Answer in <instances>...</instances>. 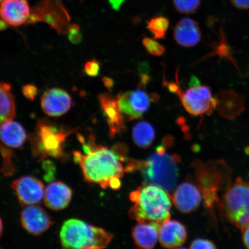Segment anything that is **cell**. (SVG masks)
Segmentation results:
<instances>
[{
    "label": "cell",
    "instance_id": "cell-12",
    "mask_svg": "<svg viewBox=\"0 0 249 249\" xmlns=\"http://www.w3.org/2000/svg\"><path fill=\"white\" fill-rule=\"evenodd\" d=\"M41 107L48 116L60 117L69 111L71 106V95L65 90L53 88L47 90L41 98Z\"/></svg>",
    "mask_w": 249,
    "mask_h": 249
},
{
    "label": "cell",
    "instance_id": "cell-13",
    "mask_svg": "<svg viewBox=\"0 0 249 249\" xmlns=\"http://www.w3.org/2000/svg\"><path fill=\"white\" fill-rule=\"evenodd\" d=\"M98 100L107 119L110 133L113 136L125 128L124 116L118 106L117 97L108 93H101Z\"/></svg>",
    "mask_w": 249,
    "mask_h": 249
},
{
    "label": "cell",
    "instance_id": "cell-22",
    "mask_svg": "<svg viewBox=\"0 0 249 249\" xmlns=\"http://www.w3.org/2000/svg\"><path fill=\"white\" fill-rule=\"evenodd\" d=\"M134 142L140 148H148L153 142L155 131L152 124L145 121H139L132 129Z\"/></svg>",
    "mask_w": 249,
    "mask_h": 249
},
{
    "label": "cell",
    "instance_id": "cell-5",
    "mask_svg": "<svg viewBox=\"0 0 249 249\" xmlns=\"http://www.w3.org/2000/svg\"><path fill=\"white\" fill-rule=\"evenodd\" d=\"M71 133L48 121H38L36 135L31 138L34 154L40 160L48 157L64 158L65 140Z\"/></svg>",
    "mask_w": 249,
    "mask_h": 249
},
{
    "label": "cell",
    "instance_id": "cell-4",
    "mask_svg": "<svg viewBox=\"0 0 249 249\" xmlns=\"http://www.w3.org/2000/svg\"><path fill=\"white\" fill-rule=\"evenodd\" d=\"M60 238L65 249H103L110 244L113 235L82 220L71 219L62 225Z\"/></svg>",
    "mask_w": 249,
    "mask_h": 249
},
{
    "label": "cell",
    "instance_id": "cell-10",
    "mask_svg": "<svg viewBox=\"0 0 249 249\" xmlns=\"http://www.w3.org/2000/svg\"><path fill=\"white\" fill-rule=\"evenodd\" d=\"M18 201L23 206L36 205L44 198L45 188L40 180L32 176H23L11 184Z\"/></svg>",
    "mask_w": 249,
    "mask_h": 249
},
{
    "label": "cell",
    "instance_id": "cell-8",
    "mask_svg": "<svg viewBox=\"0 0 249 249\" xmlns=\"http://www.w3.org/2000/svg\"><path fill=\"white\" fill-rule=\"evenodd\" d=\"M178 95L183 107L193 116L210 114L217 107V98L213 97L206 86L190 87L185 92L180 91Z\"/></svg>",
    "mask_w": 249,
    "mask_h": 249
},
{
    "label": "cell",
    "instance_id": "cell-9",
    "mask_svg": "<svg viewBox=\"0 0 249 249\" xmlns=\"http://www.w3.org/2000/svg\"><path fill=\"white\" fill-rule=\"evenodd\" d=\"M117 99L121 112L130 120L141 118L149 110L152 101L151 96L140 89L121 92Z\"/></svg>",
    "mask_w": 249,
    "mask_h": 249
},
{
    "label": "cell",
    "instance_id": "cell-27",
    "mask_svg": "<svg viewBox=\"0 0 249 249\" xmlns=\"http://www.w3.org/2000/svg\"><path fill=\"white\" fill-rule=\"evenodd\" d=\"M70 42L73 44H78L82 42L83 36L80 28L76 24L70 25L68 32Z\"/></svg>",
    "mask_w": 249,
    "mask_h": 249
},
{
    "label": "cell",
    "instance_id": "cell-15",
    "mask_svg": "<svg viewBox=\"0 0 249 249\" xmlns=\"http://www.w3.org/2000/svg\"><path fill=\"white\" fill-rule=\"evenodd\" d=\"M30 14L27 0H3L0 4V17L12 26L27 23Z\"/></svg>",
    "mask_w": 249,
    "mask_h": 249
},
{
    "label": "cell",
    "instance_id": "cell-29",
    "mask_svg": "<svg viewBox=\"0 0 249 249\" xmlns=\"http://www.w3.org/2000/svg\"><path fill=\"white\" fill-rule=\"evenodd\" d=\"M23 93L25 97L33 101L38 93V89L35 86L27 85L23 87Z\"/></svg>",
    "mask_w": 249,
    "mask_h": 249
},
{
    "label": "cell",
    "instance_id": "cell-32",
    "mask_svg": "<svg viewBox=\"0 0 249 249\" xmlns=\"http://www.w3.org/2000/svg\"><path fill=\"white\" fill-rule=\"evenodd\" d=\"M102 82L104 83L105 86L107 87L109 91H111L112 89H113L115 85V82L113 79H111L110 77L105 76L103 77Z\"/></svg>",
    "mask_w": 249,
    "mask_h": 249
},
{
    "label": "cell",
    "instance_id": "cell-21",
    "mask_svg": "<svg viewBox=\"0 0 249 249\" xmlns=\"http://www.w3.org/2000/svg\"><path fill=\"white\" fill-rule=\"evenodd\" d=\"M11 90L8 84L0 83V127L15 117V104Z\"/></svg>",
    "mask_w": 249,
    "mask_h": 249
},
{
    "label": "cell",
    "instance_id": "cell-26",
    "mask_svg": "<svg viewBox=\"0 0 249 249\" xmlns=\"http://www.w3.org/2000/svg\"><path fill=\"white\" fill-rule=\"evenodd\" d=\"M101 69L100 62L95 59L87 62L85 66V72L90 77H96L99 76Z\"/></svg>",
    "mask_w": 249,
    "mask_h": 249
},
{
    "label": "cell",
    "instance_id": "cell-11",
    "mask_svg": "<svg viewBox=\"0 0 249 249\" xmlns=\"http://www.w3.org/2000/svg\"><path fill=\"white\" fill-rule=\"evenodd\" d=\"M20 221L23 228L35 236L43 234L53 223L46 212L36 205H29L21 211Z\"/></svg>",
    "mask_w": 249,
    "mask_h": 249
},
{
    "label": "cell",
    "instance_id": "cell-28",
    "mask_svg": "<svg viewBox=\"0 0 249 249\" xmlns=\"http://www.w3.org/2000/svg\"><path fill=\"white\" fill-rule=\"evenodd\" d=\"M191 249H216V246L213 243L208 239L198 238L192 242Z\"/></svg>",
    "mask_w": 249,
    "mask_h": 249
},
{
    "label": "cell",
    "instance_id": "cell-17",
    "mask_svg": "<svg viewBox=\"0 0 249 249\" xmlns=\"http://www.w3.org/2000/svg\"><path fill=\"white\" fill-rule=\"evenodd\" d=\"M174 38L179 45L191 48L200 42L201 31L196 21L185 18L180 20L174 28Z\"/></svg>",
    "mask_w": 249,
    "mask_h": 249
},
{
    "label": "cell",
    "instance_id": "cell-3",
    "mask_svg": "<svg viewBox=\"0 0 249 249\" xmlns=\"http://www.w3.org/2000/svg\"><path fill=\"white\" fill-rule=\"evenodd\" d=\"M166 150L161 144L147 160L127 161L125 171L139 170L147 184L160 186L167 192L172 191L178 177L179 159Z\"/></svg>",
    "mask_w": 249,
    "mask_h": 249
},
{
    "label": "cell",
    "instance_id": "cell-33",
    "mask_svg": "<svg viewBox=\"0 0 249 249\" xmlns=\"http://www.w3.org/2000/svg\"><path fill=\"white\" fill-rule=\"evenodd\" d=\"M242 239L245 247L249 249V226L242 230Z\"/></svg>",
    "mask_w": 249,
    "mask_h": 249
},
{
    "label": "cell",
    "instance_id": "cell-30",
    "mask_svg": "<svg viewBox=\"0 0 249 249\" xmlns=\"http://www.w3.org/2000/svg\"><path fill=\"white\" fill-rule=\"evenodd\" d=\"M236 8L249 11V0H230Z\"/></svg>",
    "mask_w": 249,
    "mask_h": 249
},
{
    "label": "cell",
    "instance_id": "cell-14",
    "mask_svg": "<svg viewBox=\"0 0 249 249\" xmlns=\"http://www.w3.org/2000/svg\"><path fill=\"white\" fill-rule=\"evenodd\" d=\"M201 200L200 191L190 182H183L177 187L173 197V203L177 209L185 213H192L197 210Z\"/></svg>",
    "mask_w": 249,
    "mask_h": 249
},
{
    "label": "cell",
    "instance_id": "cell-36",
    "mask_svg": "<svg viewBox=\"0 0 249 249\" xmlns=\"http://www.w3.org/2000/svg\"><path fill=\"white\" fill-rule=\"evenodd\" d=\"M3 231V224H2V221L1 219V217H0V237H1L2 235Z\"/></svg>",
    "mask_w": 249,
    "mask_h": 249
},
{
    "label": "cell",
    "instance_id": "cell-16",
    "mask_svg": "<svg viewBox=\"0 0 249 249\" xmlns=\"http://www.w3.org/2000/svg\"><path fill=\"white\" fill-rule=\"evenodd\" d=\"M186 238V230L181 223L169 219L161 224L159 231V240L163 247L179 248L184 244Z\"/></svg>",
    "mask_w": 249,
    "mask_h": 249
},
{
    "label": "cell",
    "instance_id": "cell-25",
    "mask_svg": "<svg viewBox=\"0 0 249 249\" xmlns=\"http://www.w3.org/2000/svg\"><path fill=\"white\" fill-rule=\"evenodd\" d=\"M142 42L145 49L147 50L149 54L152 55L160 57L166 52V49L163 46L155 41L154 39L148 38V37H144Z\"/></svg>",
    "mask_w": 249,
    "mask_h": 249
},
{
    "label": "cell",
    "instance_id": "cell-18",
    "mask_svg": "<svg viewBox=\"0 0 249 249\" xmlns=\"http://www.w3.org/2000/svg\"><path fill=\"white\" fill-rule=\"evenodd\" d=\"M71 197L72 192L70 187L63 182L57 181L47 186L43 199L49 209L60 211L68 206Z\"/></svg>",
    "mask_w": 249,
    "mask_h": 249
},
{
    "label": "cell",
    "instance_id": "cell-31",
    "mask_svg": "<svg viewBox=\"0 0 249 249\" xmlns=\"http://www.w3.org/2000/svg\"><path fill=\"white\" fill-rule=\"evenodd\" d=\"M177 83H173V82H167L164 83L163 85H166L169 91L171 93H176V94L178 95V93L181 91L180 89L179 82L178 81V78H177Z\"/></svg>",
    "mask_w": 249,
    "mask_h": 249
},
{
    "label": "cell",
    "instance_id": "cell-1",
    "mask_svg": "<svg viewBox=\"0 0 249 249\" xmlns=\"http://www.w3.org/2000/svg\"><path fill=\"white\" fill-rule=\"evenodd\" d=\"M90 138L83 144L84 153L73 152L74 160L79 164L87 182L99 185L102 188H120L121 179L125 172L124 159L116 151L102 145H96Z\"/></svg>",
    "mask_w": 249,
    "mask_h": 249
},
{
    "label": "cell",
    "instance_id": "cell-20",
    "mask_svg": "<svg viewBox=\"0 0 249 249\" xmlns=\"http://www.w3.org/2000/svg\"><path fill=\"white\" fill-rule=\"evenodd\" d=\"M27 139L26 132L19 123L10 120L0 127V140L8 147H22Z\"/></svg>",
    "mask_w": 249,
    "mask_h": 249
},
{
    "label": "cell",
    "instance_id": "cell-35",
    "mask_svg": "<svg viewBox=\"0 0 249 249\" xmlns=\"http://www.w3.org/2000/svg\"><path fill=\"white\" fill-rule=\"evenodd\" d=\"M8 27V24L2 19H0V31L4 30Z\"/></svg>",
    "mask_w": 249,
    "mask_h": 249
},
{
    "label": "cell",
    "instance_id": "cell-23",
    "mask_svg": "<svg viewBox=\"0 0 249 249\" xmlns=\"http://www.w3.org/2000/svg\"><path fill=\"white\" fill-rule=\"evenodd\" d=\"M169 24V18L163 16H158L148 21L147 29L153 34L155 39H161L166 36Z\"/></svg>",
    "mask_w": 249,
    "mask_h": 249
},
{
    "label": "cell",
    "instance_id": "cell-34",
    "mask_svg": "<svg viewBox=\"0 0 249 249\" xmlns=\"http://www.w3.org/2000/svg\"><path fill=\"white\" fill-rule=\"evenodd\" d=\"M200 85V81L198 79V78L195 76H193L191 77V81H190L189 86L190 87H195Z\"/></svg>",
    "mask_w": 249,
    "mask_h": 249
},
{
    "label": "cell",
    "instance_id": "cell-2",
    "mask_svg": "<svg viewBox=\"0 0 249 249\" xmlns=\"http://www.w3.org/2000/svg\"><path fill=\"white\" fill-rule=\"evenodd\" d=\"M133 203L129 216L138 223H163L170 219L171 198L169 193L161 186L143 185L129 195Z\"/></svg>",
    "mask_w": 249,
    "mask_h": 249
},
{
    "label": "cell",
    "instance_id": "cell-24",
    "mask_svg": "<svg viewBox=\"0 0 249 249\" xmlns=\"http://www.w3.org/2000/svg\"><path fill=\"white\" fill-rule=\"evenodd\" d=\"M174 7L180 13H194L200 7L201 0H173Z\"/></svg>",
    "mask_w": 249,
    "mask_h": 249
},
{
    "label": "cell",
    "instance_id": "cell-7",
    "mask_svg": "<svg viewBox=\"0 0 249 249\" xmlns=\"http://www.w3.org/2000/svg\"><path fill=\"white\" fill-rule=\"evenodd\" d=\"M44 22L58 34L67 35L70 26V17L61 0H41L31 11L27 23Z\"/></svg>",
    "mask_w": 249,
    "mask_h": 249
},
{
    "label": "cell",
    "instance_id": "cell-37",
    "mask_svg": "<svg viewBox=\"0 0 249 249\" xmlns=\"http://www.w3.org/2000/svg\"><path fill=\"white\" fill-rule=\"evenodd\" d=\"M3 1V0H0V4H1V2Z\"/></svg>",
    "mask_w": 249,
    "mask_h": 249
},
{
    "label": "cell",
    "instance_id": "cell-19",
    "mask_svg": "<svg viewBox=\"0 0 249 249\" xmlns=\"http://www.w3.org/2000/svg\"><path fill=\"white\" fill-rule=\"evenodd\" d=\"M161 224L142 222L133 227L132 237L135 244L139 248H153L159 239V231Z\"/></svg>",
    "mask_w": 249,
    "mask_h": 249
},
{
    "label": "cell",
    "instance_id": "cell-6",
    "mask_svg": "<svg viewBox=\"0 0 249 249\" xmlns=\"http://www.w3.org/2000/svg\"><path fill=\"white\" fill-rule=\"evenodd\" d=\"M223 207L232 225L244 230L249 226V182L240 177L230 185L223 198Z\"/></svg>",
    "mask_w": 249,
    "mask_h": 249
}]
</instances>
